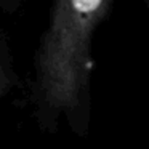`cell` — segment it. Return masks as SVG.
<instances>
[{"instance_id":"1","label":"cell","mask_w":149,"mask_h":149,"mask_svg":"<svg viewBox=\"0 0 149 149\" xmlns=\"http://www.w3.org/2000/svg\"><path fill=\"white\" fill-rule=\"evenodd\" d=\"M109 0L56 2L37 61L39 90L48 106L71 109L80 101L90 68V40Z\"/></svg>"}]
</instances>
